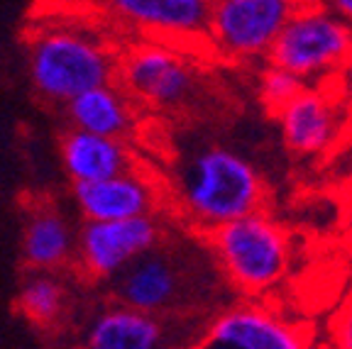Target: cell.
<instances>
[{"label":"cell","instance_id":"obj_23","mask_svg":"<svg viewBox=\"0 0 352 349\" xmlns=\"http://www.w3.org/2000/svg\"><path fill=\"white\" fill-rule=\"evenodd\" d=\"M320 349H328V347H320Z\"/></svg>","mask_w":352,"mask_h":349},{"label":"cell","instance_id":"obj_19","mask_svg":"<svg viewBox=\"0 0 352 349\" xmlns=\"http://www.w3.org/2000/svg\"><path fill=\"white\" fill-rule=\"evenodd\" d=\"M328 337L333 349H352V291L345 295L328 320Z\"/></svg>","mask_w":352,"mask_h":349},{"label":"cell","instance_id":"obj_18","mask_svg":"<svg viewBox=\"0 0 352 349\" xmlns=\"http://www.w3.org/2000/svg\"><path fill=\"white\" fill-rule=\"evenodd\" d=\"M303 83L294 78L292 74L281 71L276 66H264L259 71V100L267 108V113L276 115L284 105H289L298 93L303 91Z\"/></svg>","mask_w":352,"mask_h":349},{"label":"cell","instance_id":"obj_20","mask_svg":"<svg viewBox=\"0 0 352 349\" xmlns=\"http://www.w3.org/2000/svg\"><path fill=\"white\" fill-rule=\"evenodd\" d=\"M328 83H330V88H333V93L338 95V100H340L342 110H345V115H347V120H350V125H352V56Z\"/></svg>","mask_w":352,"mask_h":349},{"label":"cell","instance_id":"obj_17","mask_svg":"<svg viewBox=\"0 0 352 349\" xmlns=\"http://www.w3.org/2000/svg\"><path fill=\"white\" fill-rule=\"evenodd\" d=\"M64 289L50 273H34L20 289V311L37 325H50L61 315Z\"/></svg>","mask_w":352,"mask_h":349},{"label":"cell","instance_id":"obj_8","mask_svg":"<svg viewBox=\"0 0 352 349\" xmlns=\"http://www.w3.org/2000/svg\"><path fill=\"white\" fill-rule=\"evenodd\" d=\"M120 78L135 98L157 110H176L196 95V69L166 42H144L127 52Z\"/></svg>","mask_w":352,"mask_h":349},{"label":"cell","instance_id":"obj_9","mask_svg":"<svg viewBox=\"0 0 352 349\" xmlns=\"http://www.w3.org/2000/svg\"><path fill=\"white\" fill-rule=\"evenodd\" d=\"M281 139L296 157H323L338 149L352 130L330 83L306 86L289 105L276 113Z\"/></svg>","mask_w":352,"mask_h":349},{"label":"cell","instance_id":"obj_3","mask_svg":"<svg viewBox=\"0 0 352 349\" xmlns=\"http://www.w3.org/2000/svg\"><path fill=\"white\" fill-rule=\"evenodd\" d=\"M218 269L245 300H259L284 281L292 267V237L270 213H252L208 235Z\"/></svg>","mask_w":352,"mask_h":349},{"label":"cell","instance_id":"obj_14","mask_svg":"<svg viewBox=\"0 0 352 349\" xmlns=\"http://www.w3.org/2000/svg\"><path fill=\"white\" fill-rule=\"evenodd\" d=\"M61 161L74 183H96L130 171V149L122 139L72 130L61 139Z\"/></svg>","mask_w":352,"mask_h":349},{"label":"cell","instance_id":"obj_2","mask_svg":"<svg viewBox=\"0 0 352 349\" xmlns=\"http://www.w3.org/2000/svg\"><path fill=\"white\" fill-rule=\"evenodd\" d=\"M176 203L188 225L206 237L223 225L264 213L267 183L245 154L226 144L193 149L176 169Z\"/></svg>","mask_w":352,"mask_h":349},{"label":"cell","instance_id":"obj_16","mask_svg":"<svg viewBox=\"0 0 352 349\" xmlns=\"http://www.w3.org/2000/svg\"><path fill=\"white\" fill-rule=\"evenodd\" d=\"M76 237L72 227L54 210H39L28 220L22 235V254L30 267L39 271L56 269L72 257Z\"/></svg>","mask_w":352,"mask_h":349},{"label":"cell","instance_id":"obj_7","mask_svg":"<svg viewBox=\"0 0 352 349\" xmlns=\"http://www.w3.org/2000/svg\"><path fill=\"white\" fill-rule=\"evenodd\" d=\"M308 328L286 320L262 300H240L206 322L196 349H311Z\"/></svg>","mask_w":352,"mask_h":349},{"label":"cell","instance_id":"obj_21","mask_svg":"<svg viewBox=\"0 0 352 349\" xmlns=\"http://www.w3.org/2000/svg\"><path fill=\"white\" fill-rule=\"evenodd\" d=\"M325 5L336 12L345 25L352 27V0H333V3H325Z\"/></svg>","mask_w":352,"mask_h":349},{"label":"cell","instance_id":"obj_15","mask_svg":"<svg viewBox=\"0 0 352 349\" xmlns=\"http://www.w3.org/2000/svg\"><path fill=\"white\" fill-rule=\"evenodd\" d=\"M66 115L74 130L110 137V139H120L132 130V122H135V110L130 100L113 83L81 93L72 103H66Z\"/></svg>","mask_w":352,"mask_h":349},{"label":"cell","instance_id":"obj_10","mask_svg":"<svg viewBox=\"0 0 352 349\" xmlns=\"http://www.w3.org/2000/svg\"><path fill=\"white\" fill-rule=\"evenodd\" d=\"M162 240V227L149 218L118 220V223H86L78 232V262L91 276H120Z\"/></svg>","mask_w":352,"mask_h":349},{"label":"cell","instance_id":"obj_4","mask_svg":"<svg viewBox=\"0 0 352 349\" xmlns=\"http://www.w3.org/2000/svg\"><path fill=\"white\" fill-rule=\"evenodd\" d=\"M352 56V27L325 3H296L272 44L267 64L292 74L303 86H320Z\"/></svg>","mask_w":352,"mask_h":349},{"label":"cell","instance_id":"obj_5","mask_svg":"<svg viewBox=\"0 0 352 349\" xmlns=\"http://www.w3.org/2000/svg\"><path fill=\"white\" fill-rule=\"evenodd\" d=\"M30 78L42 98L72 103L81 93L110 86L116 61L103 44L69 27L42 30L30 44Z\"/></svg>","mask_w":352,"mask_h":349},{"label":"cell","instance_id":"obj_22","mask_svg":"<svg viewBox=\"0 0 352 349\" xmlns=\"http://www.w3.org/2000/svg\"><path fill=\"white\" fill-rule=\"evenodd\" d=\"M347 223H350L352 229V188H350V196H347Z\"/></svg>","mask_w":352,"mask_h":349},{"label":"cell","instance_id":"obj_12","mask_svg":"<svg viewBox=\"0 0 352 349\" xmlns=\"http://www.w3.org/2000/svg\"><path fill=\"white\" fill-rule=\"evenodd\" d=\"M110 10L135 30L166 42L206 39L208 34V0H116Z\"/></svg>","mask_w":352,"mask_h":349},{"label":"cell","instance_id":"obj_13","mask_svg":"<svg viewBox=\"0 0 352 349\" xmlns=\"http://www.w3.org/2000/svg\"><path fill=\"white\" fill-rule=\"evenodd\" d=\"M171 320L125 306L108 308L88 325L83 349H166Z\"/></svg>","mask_w":352,"mask_h":349},{"label":"cell","instance_id":"obj_1","mask_svg":"<svg viewBox=\"0 0 352 349\" xmlns=\"http://www.w3.org/2000/svg\"><path fill=\"white\" fill-rule=\"evenodd\" d=\"M223 278L210 247H154L118 276V298L132 311L157 317H186L188 313L223 308Z\"/></svg>","mask_w":352,"mask_h":349},{"label":"cell","instance_id":"obj_6","mask_svg":"<svg viewBox=\"0 0 352 349\" xmlns=\"http://www.w3.org/2000/svg\"><path fill=\"white\" fill-rule=\"evenodd\" d=\"M294 0H218L210 3L206 42L232 61L270 54L276 34L292 15Z\"/></svg>","mask_w":352,"mask_h":349},{"label":"cell","instance_id":"obj_11","mask_svg":"<svg viewBox=\"0 0 352 349\" xmlns=\"http://www.w3.org/2000/svg\"><path fill=\"white\" fill-rule=\"evenodd\" d=\"M74 201L86 223H118L149 218L157 205V188L130 169L96 183H74Z\"/></svg>","mask_w":352,"mask_h":349}]
</instances>
